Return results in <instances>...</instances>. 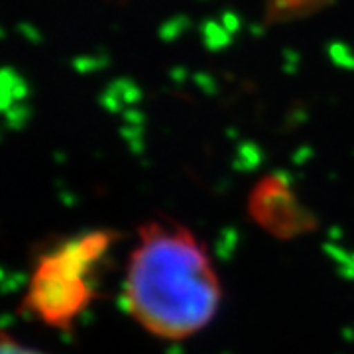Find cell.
Here are the masks:
<instances>
[{
  "label": "cell",
  "instance_id": "7a4b0ae2",
  "mask_svg": "<svg viewBox=\"0 0 354 354\" xmlns=\"http://www.w3.org/2000/svg\"><path fill=\"white\" fill-rule=\"evenodd\" d=\"M114 239L113 230H87L41 254L28 279L22 309L46 327L71 329L95 301L97 272Z\"/></svg>",
  "mask_w": 354,
  "mask_h": 354
},
{
  "label": "cell",
  "instance_id": "6da1fadb",
  "mask_svg": "<svg viewBox=\"0 0 354 354\" xmlns=\"http://www.w3.org/2000/svg\"><path fill=\"white\" fill-rule=\"evenodd\" d=\"M122 297L128 315L148 335L185 341L215 321L223 283L213 258L189 228L171 218H152L138 228Z\"/></svg>",
  "mask_w": 354,
  "mask_h": 354
},
{
  "label": "cell",
  "instance_id": "3957f363",
  "mask_svg": "<svg viewBox=\"0 0 354 354\" xmlns=\"http://www.w3.org/2000/svg\"><path fill=\"white\" fill-rule=\"evenodd\" d=\"M252 221L276 239H297L315 228V216L281 176H268L254 187L248 199Z\"/></svg>",
  "mask_w": 354,
  "mask_h": 354
},
{
  "label": "cell",
  "instance_id": "277c9868",
  "mask_svg": "<svg viewBox=\"0 0 354 354\" xmlns=\"http://www.w3.org/2000/svg\"><path fill=\"white\" fill-rule=\"evenodd\" d=\"M0 354H46L34 348V346H28L24 342L16 341L14 337H10L8 333L2 335V348H0Z\"/></svg>",
  "mask_w": 354,
  "mask_h": 354
}]
</instances>
